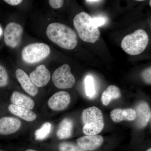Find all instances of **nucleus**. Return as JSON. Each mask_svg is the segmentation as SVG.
<instances>
[{
  "mask_svg": "<svg viewBox=\"0 0 151 151\" xmlns=\"http://www.w3.org/2000/svg\"><path fill=\"white\" fill-rule=\"evenodd\" d=\"M46 34L53 43L65 49L73 50L78 44L75 32L66 25L60 23H52L49 25Z\"/></svg>",
  "mask_w": 151,
  "mask_h": 151,
  "instance_id": "f257e3e1",
  "label": "nucleus"
},
{
  "mask_svg": "<svg viewBox=\"0 0 151 151\" xmlns=\"http://www.w3.org/2000/svg\"><path fill=\"white\" fill-rule=\"evenodd\" d=\"M11 101L14 105L30 110H32L35 105L32 98L17 91L12 93Z\"/></svg>",
  "mask_w": 151,
  "mask_h": 151,
  "instance_id": "2eb2a0df",
  "label": "nucleus"
},
{
  "mask_svg": "<svg viewBox=\"0 0 151 151\" xmlns=\"http://www.w3.org/2000/svg\"><path fill=\"white\" fill-rule=\"evenodd\" d=\"M104 139L100 135H86L77 140V145L86 151H92L100 147Z\"/></svg>",
  "mask_w": 151,
  "mask_h": 151,
  "instance_id": "9b49d317",
  "label": "nucleus"
},
{
  "mask_svg": "<svg viewBox=\"0 0 151 151\" xmlns=\"http://www.w3.org/2000/svg\"><path fill=\"white\" fill-rule=\"evenodd\" d=\"M121 96V90L119 87L115 85H110L102 94L101 101L103 105L107 106L112 100L119 99Z\"/></svg>",
  "mask_w": 151,
  "mask_h": 151,
  "instance_id": "a211bd4d",
  "label": "nucleus"
},
{
  "mask_svg": "<svg viewBox=\"0 0 151 151\" xmlns=\"http://www.w3.org/2000/svg\"><path fill=\"white\" fill-rule=\"evenodd\" d=\"M21 122L17 118L4 117L0 119V134L9 135L14 134L21 127Z\"/></svg>",
  "mask_w": 151,
  "mask_h": 151,
  "instance_id": "f8f14e48",
  "label": "nucleus"
},
{
  "mask_svg": "<svg viewBox=\"0 0 151 151\" xmlns=\"http://www.w3.org/2000/svg\"><path fill=\"white\" fill-rule=\"evenodd\" d=\"M151 151V148H149V149H148L147 150V151Z\"/></svg>",
  "mask_w": 151,
  "mask_h": 151,
  "instance_id": "c756f323",
  "label": "nucleus"
},
{
  "mask_svg": "<svg viewBox=\"0 0 151 151\" xmlns=\"http://www.w3.org/2000/svg\"><path fill=\"white\" fill-rule=\"evenodd\" d=\"M2 33V30L1 28L0 27V36L1 35Z\"/></svg>",
  "mask_w": 151,
  "mask_h": 151,
  "instance_id": "c85d7f7f",
  "label": "nucleus"
},
{
  "mask_svg": "<svg viewBox=\"0 0 151 151\" xmlns=\"http://www.w3.org/2000/svg\"><path fill=\"white\" fill-rule=\"evenodd\" d=\"M9 76L5 68L0 64V87L6 86L8 83Z\"/></svg>",
  "mask_w": 151,
  "mask_h": 151,
  "instance_id": "4be33fe9",
  "label": "nucleus"
},
{
  "mask_svg": "<svg viewBox=\"0 0 151 151\" xmlns=\"http://www.w3.org/2000/svg\"><path fill=\"white\" fill-rule=\"evenodd\" d=\"M151 68L150 67L144 70L142 73V77L147 84H151Z\"/></svg>",
  "mask_w": 151,
  "mask_h": 151,
  "instance_id": "5701e85b",
  "label": "nucleus"
},
{
  "mask_svg": "<svg viewBox=\"0 0 151 151\" xmlns=\"http://www.w3.org/2000/svg\"><path fill=\"white\" fill-rule=\"evenodd\" d=\"M23 33V28L20 24L13 22L9 23L4 32L6 45L12 48L17 47L21 43Z\"/></svg>",
  "mask_w": 151,
  "mask_h": 151,
  "instance_id": "0eeeda50",
  "label": "nucleus"
},
{
  "mask_svg": "<svg viewBox=\"0 0 151 151\" xmlns=\"http://www.w3.org/2000/svg\"><path fill=\"white\" fill-rule=\"evenodd\" d=\"M52 81L55 86L60 89L72 88L76 82L70 66L67 64H63L55 70L52 75Z\"/></svg>",
  "mask_w": 151,
  "mask_h": 151,
  "instance_id": "423d86ee",
  "label": "nucleus"
},
{
  "mask_svg": "<svg viewBox=\"0 0 151 151\" xmlns=\"http://www.w3.org/2000/svg\"><path fill=\"white\" fill-rule=\"evenodd\" d=\"M151 1H150V3H149V4H150V6H151Z\"/></svg>",
  "mask_w": 151,
  "mask_h": 151,
  "instance_id": "7c9ffc66",
  "label": "nucleus"
},
{
  "mask_svg": "<svg viewBox=\"0 0 151 151\" xmlns=\"http://www.w3.org/2000/svg\"><path fill=\"white\" fill-rule=\"evenodd\" d=\"M135 111L136 125L140 129L145 128L151 119V111L149 104L145 101H141L137 104Z\"/></svg>",
  "mask_w": 151,
  "mask_h": 151,
  "instance_id": "6e6552de",
  "label": "nucleus"
},
{
  "mask_svg": "<svg viewBox=\"0 0 151 151\" xmlns=\"http://www.w3.org/2000/svg\"><path fill=\"white\" fill-rule=\"evenodd\" d=\"M110 116L113 122L119 123L123 121H134L136 113L135 110L132 108H116L111 111Z\"/></svg>",
  "mask_w": 151,
  "mask_h": 151,
  "instance_id": "4468645a",
  "label": "nucleus"
},
{
  "mask_svg": "<svg viewBox=\"0 0 151 151\" xmlns=\"http://www.w3.org/2000/svg\"><path fill=\"white\" fill-rule=\"evenodd\" d=\"M48 1L50 6L55 9L62 7L64 3L63 0H49Z\"/></svg>",
  "mask_w": 151,
  "mask_h": 151,
  "instance_id": "b1692460",
  "label": "nucleus"
},
{
  "mask_svg": "<svg viewBox=\"0 0 151 151\" xmlns=\"http://www.w3.org/2000/svg\"><path fill=\"white\" fill-rule=\"evenodd\" d=\"M86 3H100V2H102V1H99V0H86L85 1Z\"/></svg>",
  "mask_w": 151,
  "mask_h": 151,
  "instance_id": "bb28decb",
  "label": "nucleus"
},
{
  "mask_svg": "<svg viewBox=\"0 0 151 151\" xmlns=\"http://www.w3.org/2000/svg\"><path fill=\"white\" fill-rule=\"evenodd\" d=\"M149 40L148 35L145 31L139 29L133 33L126 36L122 40L121 46L128 54L137 55L145 50Z\"/></svg>",
  "mask_w": 151,
  "mask_h": 151,
  "instance_id": "20e7f679",
  "label": "nucleus"
},
{
  "mask_svg": "<svg viewBox=\"0 0 151 151\" xmlns=\"http://www.w3.org/2000/svg\"><path fill=\"white\" fill-rule=\"evenodd\" d=\"M8 109L12 114L18 116L27 122H32L37 117L36 114L31 110L19 107L14 104L9 105Z\"/></svg>",
  "mask_w": 151,
  "mask_h": 151,
  "instance_id": "dca6fc26",
  "label": "nucleus"
},
{
  "mask_svg": "<svg viewBox=\"0 0 151 151\" xmlns=\"http://www.w3.org/2000/svg\"><path fill=\"white\" fill-rule=\"evenodd\" d=\"M50 52V49L47 45L36 42L25 47L22 50V58L26 63L35 64L46 58Z\"/></svg>",
  "mask_w": 151,
  "mask_h": 151,
  "instance_id": "39448f33",
  "label": "nucleus"
},
{
  "mask_svg": "<svg viewBox=\"0 0 151 151\" xmlns=\"http://www.w3.org/2000/svg\"><path fill=\"white\" fill-rule=\"evenodd\" d=\"M26 151H37L35 150H32V149H28V150H27Z\"/></svg>",
  "mask_w": 151,
  "mask_h": 151,
  "instance_id": "cd10ccee",
  "label": "nucleus"
},
{
  "mask_svg": "<svg viewBox=\"0 0 151 151\" xmlns=\"http://www.w3.org/2000/svg\"><path fill=\"white\" fill-rule=\"evenodd\" d=\"M29 78L37 87H42L48 84L51 78L50 71L43 64L37 66L30 73Z\"/></svg>",
  "mask_w": 151,
  "mask_h": 151,
  "instance_id": "9d476101",
  "label": "nucleus"
},
{
  "mask_svg": "<svg viewBox=\"0 0 151 151\" xmlns=\"http://www.w3.org/2000/svg\"><path fill=\"white\" fill-rule=\"evenodd\" d=\"M73 25L82 40L94 43L99 39L100 32L90 15L85 12L79 13L73 19Z\"/></svg>",
  "mask_w": 151,
  "mask_h": 151,
  "instance_id": "f03ea898",
  "label": "nucleus"
},
{
  "mask_svg": "<svg viewBox=\"0 0 151 151\" xmlns=\"http://www.w3.org/2000/svg\"><path fill=\"white\" fill-rule=\"evenodd\" d=\"M4 1L12 6H17L22 3V0H5Z\"/></svg>",
  "mask_w": 151,
  "mask_h": 151,
  "instance_id": "a878e982",
  "label": "nucleus"
},
{
  "mask_svg": "<svg viewBox=\"0 0 151 151\" xmlns=\"http://www.w3.org/2000/svg\"><path fill=\"white\" fill-rule=\"evenodd\" d=\"M15 73L17 79L24 90L31 96L36 95L38 92V89L32 83L27 73L20 68L17 69Z\"/></svg>",
  "mask_w": 151,
  "mask_h": 151,
  "instance_id": "ddd939ff",
  "label": "nucleus"
},
{
  "mask_svg": "<svg viewBox=\"0 0 151 151\" xmlns=\"http://www.w3.org/2000/svg\"><path fill=\"white\" fill-rule=\"evenodd\" d=\"M60 151H86L81 149L78 145L70 142H63L60 144Z\"/></svg>",
  "mask_w": 151,
  "mask_h": 151,
  "instance_id": "412c9836",
  "label": "nucleus"
},
{
  "mask_svg": "<svg viewBox=\"0 0 151 151\" xmlns=\"http://www.w3.org/2000/svg\"><path fill=\"white\" fill-rule=\"evenodd\" d=\"M52 125L49 122L42 124L41 127L35 131V139L38 140H42L47 137L51 132Z\"/></svg>",
  "mask_w": 151,
  "mask_h": 151,
  "instance_id": "6ab92c4d",
  "label": "nucleus"
},
{
  "mask_svg": "<svg viewBox=\"0 0 151 151\" xmlns=\"http://www.w3.org/2000/svg\"><path fill=\"white\" fill-rule=\"evenodd\" d=\"M70 99V94L68 92L65 91L56 92L49 99V107L53 111H62L69 105Z\"/></svg>",
  "mask_w": 151,
  "mask_h": 151,
  "instance_id": "1a4fd4ad",
  "label": "nucleus"
},
{
  "mask_svg": "<svg viewBox=\"0 0 151 151\" xmlns=\"http://www.w3.org/2000/svg\"><path fill=\"white\" fill-rule=\"evenodd\" d=\"M81 119L84 124L83 132L85 135H97L104 128L103 113L99 108L95 106L84 110L81 115Z\"/></svg>",
  "mask_w": 151,
  "mask_h": 151,
  "instance_id": "7ed1b4c3",
  "label": "nucleus"
},
{
  "mask_svg": "<svg viewBox=\"0 0 151 151\" xmlns=\"http://www.w3.org/2000/svg\"><path fill=\"white\" fill-rule=\"evenodd\" d=\"M94 24L99 27L103 26L105 24L106 22V19L105 17H96L92 18Z\"/></svg>",
  "mask_w": 151,
  "mask_h": 151,
  "instance_id": "393cba45",
  "label": "nucleus"
},
{
  "mask_svg": "<svg viewBox=\"0 0 151 151\" xmlns=\"http://www.w3.org/2000/svg\"><path fill=\"white\" fill-rule=\"evenodd\" d=\"M84 83L86 96L90 99H92L95 97L96 94V89L93 77L90 75L87 76L84 79Z\"/></svg>",
  "mask_w": 151,
  "mask_h": 151,
  "instance_id": "aec40b11",
  "label": "nucleus"
},
{
  "mask_svg": "<svg viewBox=\"0 0 151 151\" xmlns=\"http://www.w3.org/2000/svg\"><path fill=\"white\" fill-rule=\"evenodd\" d=\"M73 122L69 118L63 119L60 124L57 132V136L60 139L70 137L72 135Z\"/></svg>",
  "mask_w": 151,
  "mask_h": 151,
  "instance_id": "f3484780",
  "label": "nucleus"
}]
</instances>
